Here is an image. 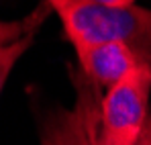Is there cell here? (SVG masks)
Wrapping results in <instances>:
<instances>
[{
    "label": "cell",
    "mask_w": 151,
    "mask_h": 145,
    "mask_svg": "<svg viewBox=\"0 0 151 145\" xmlns=\"http://www.w3.org/2000/svg\"><path fill=\"white\" fill-rule=\"evenodd\" d=\"M137 145H151V115L147 117V121H145V127L141 131V137H139Z\"/></svg>",
    "instance_id": "7"
},
{
    "label": "cell",
    "mask_w": 151,
    "mask_h": 145,
    "mask_svg": "<svg viewBox=\"0 0 151 145\" xmlns=\"http://www.w3.org/2000/svg\"><path fill=\"white\" fill-rule=\"evenodd\" d=\"M33 39H35V33L25 35L23 39H17L12 43H0V94L4 90V84L12 72V68L17 66V61L33 45Z\"/></svg>",
    "instance_id": "5"
},
{
    "label": "cell",
    "mask_w": 151,
    "mask_h": 145,
    "mask_svg": "<svg viewBox=\"0 0 151 145\" xmlns=\"http://www.w3.org/2000/svg\"><path fill=\"white\" fill-rule=\"evenodd\" d=\"M96 4H104V6H114V8H123V6H133L135 0H92Z\"/></svg>",
    "instance_id": "8"
},
{
    "label": "cell",
    "mask_w": 151,
    "mask_h": 145,
    "mask_svg": "<svg viewBox=\"0 0 151 145\" xmlns=\"http://www.w3.org/2000/svg\"><path fill=\"white\" fill-rule=\"evenodd\" d=\"M59 17L70 43L121 41L151 66V10L133 6H104L92 0H45Z\"/></svg>",
    "instance_id": "1"
},
{
    "label": "cell",
    "mask_w": 151,
    "mask_h": 145,
    "mask_svg": "<svg viewBox=\"0 0 151 145\" xmlns=\"http://www.w3.org/2000/svg\"><path fill=\"white\" fill-rule=\"evenodd\" d=\"M90 145H127V143H121L119 139L110 137V135L102 129V117L98 115V119H96V121H94V125H92Z\"/></svg>",
    "instance_id": "6"
},
{
    "label": "cell",
    "mask_w": 151,
    "mask_h": 145,
    "mask_svg": "<svg viewBox=\"0 0 151 145\" xmlns=\"http://www.w3.org/2000/svg\"><path fill=\"white\" fill-rule=\"evenodd\" d=\"M80 70L98 88L110 90L131 70H135L141 59L133 49L121 41H98V43H76Z\"/></svg>",
    "instance_id": "4"
},
{
    "label": "cell",
    "mask_w": 151,
    "mask_h": 145,
    "mask_svg": "<svg viewBox=\"0 0 151 145\" xmlns=\"http://www.w3.org/2000/svg\"><path fill=\"white\" fill-rule=\"evenodd\" d=\"M151 66L141 61L102 96V129L121 143L137 145L149 117Z\"/></svg>",
    "instance_id": "2"
},
{
    "label": "cell",
    "mask_w": 151,
    "mask_h": 145,
    "mask_svg": "<svg viewBox=\"0 0 151 145\" xmlns=\"http://www.w3.org/2000/svg\"><path fill=\"white\" fill-rule=\"evenodd\" d=\"M76 86V100L70 108H55L41 125V145H90L92 125L100 115V88L82 72L70 68Z\"/></svg>",
    "instance_id": "3"
}]
</instances>
